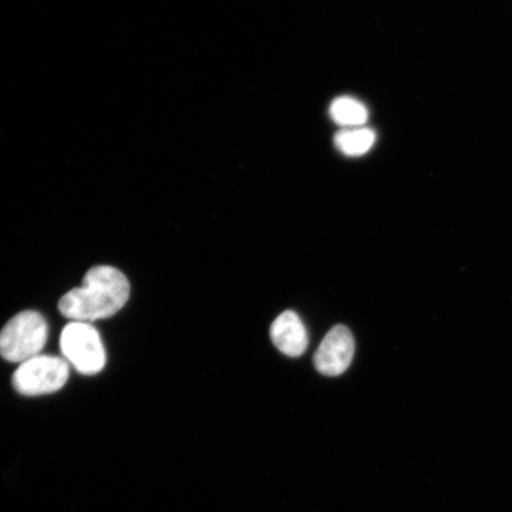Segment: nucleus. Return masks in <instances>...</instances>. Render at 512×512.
Listing matches in <instances>:
<instances>
[{"instance_id":"f257e3e1","label":"nucleus","mask_w":512,"mask_h":512,"mask_svg":"<svg viewBox=\"0 0 512 512\" xmlns=\"http://www.w3.org/2000/svg\"><path fill=\"white\" fill-rule=\"evenodd\" d=\"M128 297L130 283L123 273L111 266H95L86 273L81 287L64 294L59 310L73 322H94L114 316Z\"/></svg>"},{"instance_id":"f03ea898","label":"nucleus","mask_w":512,"mask_h":512,"mask_svg":"<svg viewBox=\"0 0 512 512\" xmlns=\"http://www.w3.org/2000/svg\"><path fill=\"white\" fill-rule=\"evenodd\" d=\"M48 339V323L41 313H18L0 331V356L23 363L40 354Z\"/></svg>"},{"instance_id":"7ed1b4c3","label":"nucleus","mask_w":512,"mask_h":512,"mask_svg":"<svg viewBox=\"0 0 512 512\" xmlns=\"http://www.w3.org/2000/svg\"><path fill=\"white\" fill-rule=\"evenodd\" d=\"M61 349L67 360L83 375L98 374L105 367V348L99 332L91 324H68L62 331Z\"/></svg>"},{"instance_id":"20e7f679","label":"nucleus","mask_w":512,"mask_h":512,"mask_svg":"<svg viewBox=\"0 0 512 512\" xmlns=\"http://www.w3.org/2000/svg\"><path fill=\"white\" fill-rule=\"evenodd\" d=\"M69 377L67 361L54 356H36L21 366L12 376V384L19 394L37 396L60 390Z\"/></svg>"},{"instance_id":"39448f33","label":"nucleus","mask_w":512,"mask_h":512,"mask_svg":"<svg viewBox=\"0 0 512 512\" xmlns=\"http://www.w3.org/2000/svg\"><path fill=\"white\" fill-rule=\"evenodd\" d=\"M354 355V336L347 326L336 325L320 343L313 361L320 374L336 377L348 370Z\"/></svg>"},{"instance_id":"423d86ee","label":"nucleus","mask_w":512,"mask_h":512,"mask_svg":"<svg viewBox=\"0 0 512 512\" xmlns=\"http://www.w3.org/2000/svg\"><path fill=\"white\" fill-rule=\"evenodd\" d=\"M272 342L288 357H299L309 347V336L302 319L293 311H285L271 326Z\"/></svg>"},{"instance_id":"0eeeda50","label":"nucleus","mask_w":512,"mask_h":512,"mask_svg":"<svg viewBox=\"0 0 512 512\" xmlns=\"http://www.w3.org/2000/svg\"><path fill=\"white\" fill-rule=\"evenodd\" d=\"M376 142V134L366 127L345 128L335 137V145L345 156L366 155Z\"/></svg>"},{"instance_id":"6e6552de","label":"nucleus","mask_w":512,"mask_h":512,"mask_svg":"<svg viewBox=\"0 0 512 512\" xmlns=\"http://www.w3.org/2000/svg\"><path fill=\"white\" fill-rule=\"evenodd\" d=\"M332 120L345 128L361 127L369 119V111L366 106L350 96H341L332 102L330 107Z\"/></svg>"}]
</instances>
